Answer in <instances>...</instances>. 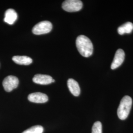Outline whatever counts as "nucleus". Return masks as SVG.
I'll list each match as a JSON object with an SVG mask.
<instances>
[{
    "label": "nucleus",
    "instance_id": "1",
    "mask_svg": "<svg viewBox=\"0 0 133 133\" xmlns=\"http://www.w3.org/2000/svg\"><path fill=\"white\" fill-rule=\"evenodd\" d=\"M76 46L78 52L84 57L91 56L93 52V46L90 39L84 35L79 36L76 39Z\"/></svg>",
    "mask_w": 133,
    "mask_h": 133
},
{
    "label": "nucleus",
    "instance_id": "2",
    "mask_svg": "<svg viewBox=\"0 0 133 133\" xmlns=\"http://www.w3.org/2000/svg\"><path fill=\"white\" fill-rule=\"evenodd\" d=\"M132 105V99L129 96H125L120 101L117 109V115L122 120L126 119L130 114Z\"/></svg>",
    "mask_w": 133,
    "mask_h": 133
},
{
    "label": "nucleus",
    "instance_id": "3",
    "mask_svg": "<svg viewBox=\"0 0 133 133\" xmlns=\"http://www.w3.org/2000/svg\"><path fill=\"white\" fill-rule=\"evenodd\" d=\"M52 29V24L48 21H43L36 24L33 28L32 32L35 35H40L49 33Z\"/></svg>",
    "mask_w": 133,
    "mask_h": 133
},
{
    "label": "nucleus",
    "instance_id": "4",
    "mask_svg": "<svg viewBox=\"0 0 133 133\" xmlns=\"http://www.w3.org/2000/svg\"><path fill=\"white\" fill-rule=\"evenodd\" d=\"M82 6V3L79 0H66L62 4L63 9L70 12L79 11Z\"/></svg>",
    "mask_w": 133,
    "mask_h": 133
},
{
    "label": "nucleus",
    "instance_id": "5",
    "mask_svg": "<svg viewBox=\"0 0 133 133\" xmlns=\"http://www.w3.org/2000/svg\"><path fill=\"white\" fill-rule=\"evenodd\" d=\"M19 84V80L16 76H9L6 77L3 82V85L5 91L11 92L17 87Z\"/></svg>",
    "mask_w": 133,
    "mask_h": 133
},
{
    "label": "nucleus",
    "instance_id": "6",
    "mask_svg": "<svg viewBox=\"0 0 133 133\" xmlns=\"http://www.w3.org/2000/svg\"><path fill=\"white\" fill-rule=\"evenodd\" d=\"M125 53L122 49H118L115 53L113 62L111 65V69L114 70L119 67L123 63L125 59Z\"/></svg>",
    "mask_w": 133,
    "mask_h": 133
},
{
    "label": "nucleus",
    "instance_id": "7",
    "mask_svg": "<svg viewBox=\"0 0 133 133\" xmlns=\"http://www.w3.org/2000/svg\"><path fill=\"white\" fill-rule=\"evenodd\" d=\"M28 99L29 101L35 103H44L48 100V96L46 94L41 92L33 93L29 95Z\"/></svg>",
    "mask_w": 133,
    "mask_h": 133
},
{
    "label": "nucleus",
    "instance_id": "8",
    "mask_svg": "<svg viewBox=\"0 0 133 133\" xmlns=\"http://www.w3.org/2000/svg\"><path fill=\"white\" fill-rule=\"evenodd\" d=\"M52 77L46 75L37 74L34 76V82L41 85H48L52 83Z\"/></svg>",
    "mask_w": 133,
    "mask_h": 133
},
{
    "label": "nucleus",
    "instance_id": "9",
    "mask_svg": "<svg viewBox=\"0 0 133 133\" xmlns=\"http://www.w3.org/2000/svg\"><path fill=\"white\" fill-rule=\"evenodd\" d=\"M68 87L71 94L77 97L81 93V89L78 82L72 78H70L67 82Z\"/></svg>",
    "mask_w": 133,
    "mask_h": 133
},
{
    "label": "nucleus",
    "instance_id": "10",
    "mask_svg": "<svg viewBox=\"0 0 133 133\" xmlns=\"http://www.w3.org/2000/svg\"><path fill=\"white\" fill-rule=\"evenodd\" d=\"M17 14L13 9H8L5 12L4 21L10 25L14 23L17 19Z\"/></svg>",
    "mask_w": 133,
    "mask_h": 133
},
{
    "label": "nucleus",
    "instance_id": "11",
    "mask_svg": "<svg viewBox=\"0 0 133 133\" xmlns=\"http://www.w3.org/2000/svg\"><path fill=\"white\" fill-rule=\"evenodd\" d=\"M12 60L15 63L21 65H29L33 62V60L30 57L26 56H14Z\"/></svg>",
    "mask_w": 133,
    "mask_h": 133
},
{
    "label": "nucleus",
    "instance_id": "12",
    "mask_svg": "<svg viewBox=\"0 0 133 133\" xmlns=\"http://www.w3.org/2000/svg\"><path fill=\"white\" fill-rule=\"evenodd\" d=\"M133 30V24L130 22H128L120 26L117 29L118 33L120 35L131 33Z\"/></svg>",
    "mask_w": 133,
    "mask_h": 133
},
{
    "label": "nucleus",
    "instance_id": "13",
    "mask_svg": "<svg viewBox=\"0 0 133 133\" xmlns=\"http://www.w3.org/2000/svg\"><path fill=\"white\" fill-rule=\"evenodd\" d=\"M43 128L41 125H36L27 130H25L22 133H43Z\"/></svg>",
    "mask_w": 133,
    "mask_h": 133
},
{
    "label": "nucleus",
    "instance_id": "14",
    "mask_svg": "<svg viewBox=\"0 0 133 133\" xmlns=\"http://www.w3.org/2000/svg\"><path fill=\"white\" fill-rule=\"evenodd\" d=\"M92 133H102V124L100 121H97L93 124Z\"/></svg>",
    "mask_w": 133,
    "mask_h": 133
},
{
    "label": "nucleus",
    "instance_id": "15",
    "mask_svg": "<svg viewBox=\"0 0 133 133\" xmlns=\"http://www.w3.org/2000/svg\"><path fill=\"white\" fill-rule=\"evenodd\" d=\"M55 82V80H54V79H53L52 83V82Z\"/></svg>",
    "mask_w": 133,
    "mask_h": 133
}]
</instances>
